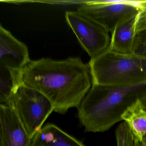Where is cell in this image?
I'll list each match as a JSON object with an SVG mask.
<instances>
[{
	"label": "cell",
	"instance_id": "14",
	"mask_svg": "<svg viewBox=\"0 0 146 146\" xmlns=\"http://www.w3.org/2000/svg\"><path fill=\"white\" fill-rule=\"evenodd\" d=\"M139 7L140 11L136 24V35L146 30V1H141Z\"/></svg>",
	"mask_w": 146,
	"mask_h": 146
},
{
	"label": "cell",
	"instance_id": "1",
	"mask_svg": "<svg viewBox=\"0 0 146 146\" xmlns=\"http://www.w3.org/2000/svg\"><path fill=\"white\" fill-rule=\"evenodd\" d=\"M22 80L47 97L60 114L78 107L92 86L89 64L78 57L30 60L22 70Z\"/></svg>",
	"mask_w": 146,
	"mask_h": 146
},
{
	"label": "cell",
	"instance_id": "3",
	"mask_svg": "<svg viewBox=\"0 0 146 146\" xmlns=\"http://www.w3.org/2000/svg\"><path fill=\"white\" fill-rule=\"evenodd\" d=\"M92 84L130 85L146 82V58L107 50L89 62Z\"/></svg>",
	"mask_w": 146,
	"mask_h": 146
},
{
	"label": "cell",
	"instance_id": "4",
	"mask_svg": "<svg viewBox=\"0 0 146 146\" xmlns=\"http://www.w3.org/2000/svg\"><path fill=\"white\" fill-rule=\"evenodd\" d=\"M5 104L14 110L31 139L54 111L52 104L47 97L23 84Z\"/></svg>",
	"mask_w": 146,
	"mask_h": 146
},
{
	"label": "cell",
	"instance_id": "13",
	"mask_svg": "<svg viewBox=\"0 0 146 146\" xmlns=\"http://www.w3.org/2000/svg\"><path fill=\"white\" fill-rule=\"evenodd\" d=\"M133 54L146 58V30L136 35Z\"/></svg>",
	"mask_w": 146,
	"mask_h": 146
},
{
	"label": "cell",
	"instance_id": "16",
	"mask_svg": "<svg viewBox=\"0 0 146 146\" xmlns=\"http://www.w3.org/2000/svg\"><path fill=\"white\" fill-rule=\"evenodd\" d=\"M141 101L143 105L144 109L146 111V96L143 97L142 99H141Z\"/></svg>",
	"mask_w": 146,
	"mask_h": 146
},
{
	"label": "cell",
	"instance_id": "12",
	"mask_svg": "<svg viewBox=\"0 0 146 146\" xmlns=\"http://www.w3.org/2000/svg\"><path fill=\"white\" fill-rule=\"evenodd\" d=\"M22 70L0 65L1 103H6L18 87L23 84Z\"/></svg>",
	"mask_w": 146,
	"mask_h": 146
},
{
	"label": "cell",
	"instance_id": "10",
	"mask_svg": "<svg viewBox=\"0 0 146 146\" xmlns=\"http://www.w3.org/2000/svg\"><path fill=\"white\" fill-rule=\"evenodd\" d=\"M31 146H86L53 123L46 124L32 139Z\"/></svg>",
	"mask_w": 146,
	"mask_h": 146
},
{
	"label": "cell",
	"instance_id": "7",
	"mask_svg": "<svg viewBox=\"0 0 146 146\" xmlns=\"http://www.w3.org/2000/svg\"><path fill=\"white\" fill-rule=\"evenodd\" d=\"M32 139L11 107L0 104V146H31Z\"/></svg>",
	"mask_w": 146,
	"mask_h": 146
},
{
	"label": "cell",
	"instance_id": "11",
	"mask_svg": "<svg viewBox=\"0 0 146 146\" xmlns=\"http://www.w3.org/2000/svg\"><path fill=\"white\" fill-rule=\"evenodd\" d=\"M121 119L129 128L134 146H139L146 135V111L141 100L128 107L121 115Z\"/></svg>",
	"mask_w": 146,
	"mask_h": 146
},
{
	"label": "cell",
	"instance_id": "8",
	"mask_svg": "<svg viewBox=\"0 0 146 146\" xmlns=\"http://www.w3.org/2000/svg\"><path fill=\"white\" fill-rule=\"evenodd\" d=\"M30 60L26 44L16 39L1 24L0 65L22 70Z\"/></svg>",
	"mask_w": 146,
	"mask_h": 146
},
{
	"label": "cell",
	"instance_id": "15",
	"mask_svg": "<svg viewBox=\"0 0 146 146\" xmlns=\"http://www.w3.org/2000/svg\"><path fill=\"white\" fill-rule=\"evenodd\" d=\"M138 146H146V135L143 137L142 140L139 143Z\"/></svg>",
	"mask_w": 146,
	"mask_h": 146
},
{
	"label": "cell",
	"instance_id": "5",
	"mask_svg": "<svg viewBox=\"0 0 146 146\" xmlns=\"http://www.w3.org/2000/svg\"><path fill=\"white\" fill-rule=\"evenodd\" d=\"M141 1H88L78 11L92 19L111 34L119 23L138 13Z\"/></svg>",
	"mask_w": 146,
	"mask_h": 146
},
{
	"label": "cell",
	"instance_id": "6",
	"mask_svg": "<svg viewBox=\"0 0 146 146\" xmlns=\"http://www.w3.org/2000/svg\"><path fill=\"white\" fill-rule=\"evenodd\" d=\"M65 18L91 58L108 50L111 38L104 28L78 11H66Z\"/></svg>",
	"mask_w": 146,
	"mask_h": 146
},
{
	"label": "cell",
	"instance_id": "9",
	"mask_svg": "<svg viewBox=\"0 0 146 146\" xmlns=\"http://www.w3.org/2000/svg\"><path fill=\"white\" fill-rule=\"evenodd\" d=\"M138 13L119 23L115 27L111 33L108 50L124 54L133 53Z\"/></svg>",
	"mask_w": 146,
	"mask_h": 146
},
{
	"label": "cell",
	"instance_id": "2",
	"mask_svg": "<svg viewBox=\"0 0 146 146\" xmlns=\"http://www.w3.org/2000/svg\"><path fill=\"white\" fill-rule=\"evenodd\" d=\"M146 96V82L130 85L92 84L79 106L78 117L87 132H102L122 121L125 110Z\"/></svg>",
	"mask_w": 146,
	"mask_h": 146
}]
</instances>
